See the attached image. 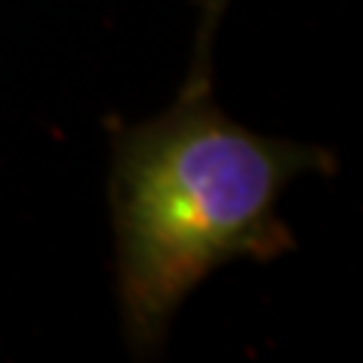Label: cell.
<instances>
[{
  "mask_svg": "<svg viewBox=\"0 0 363 363\" xmlns=\"http://www.w3.org/2000/svg\"><path fill=\"white\" fill-rule=\"evenodd\" d=\"M230 0H200V30H197V52L191 64L185 88H209V49H212V33L215 25Z\"/></svg>",
  "mask_w": 363,
  "mask_h": 363,
  "instance_id": "7a4b0ae2",
  "label": "cell"
},
{
  "mask_svg": "<svg viewBox=\"0 0 363 363\" xmlns=\"http://www.w3.org/2000/svg\"><path fill=\"white\" fill-rule=\"evenodd\" d=\"M330 167V152L227 118L209 88H182L157 118L116 130L109 206L130 345L161 348L169 318L221 264L291 252L281 191L300 173Z\"/></svg>",
  "mask_w": 363,
  "mask_h": 363,
  "instance_id": "6da1fadb",
  "label": "cell"
}]
</instances>
